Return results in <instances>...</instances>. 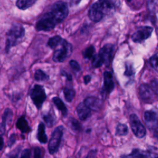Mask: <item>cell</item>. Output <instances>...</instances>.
<instances>
[{
    "mask_svg": "<svg viewBox=\"0 0 158 158\" xmlns=\"http://www.w3.org/2000/svg\"><path fill=\"white\" fill-rule=\"evenodd\" d=\"M149 61L151 66L158 72V52L152 56Z\"/></svg>",
    "mask_w": 158,
    "mask_h": 158,
    "instance_id": "cell-31",
    "label": "cell"
},
{
    "mask_svg": "<svg viewBox=\"0 0 158 158\" xmlns=\"http://www.w3.org/2000/svg\"><path fill=\"white\" fill-rule=\"evenodd\" d=\"M83 103L91 110H94L98 111L100 109L102 105L101 101L96 98V97H88L86 98L84 101Z\"/></svg>",
    "mask_w": 158,
    "mask_h": 158,
    "instance_id": "cell-12",
    "label": "cell"
},
{
    "mask_svg": "<svg viewBox=\"0 0 158 158\" xmlns=\"http://www.w3.org/2000/svg\"><path fill=\"white\" fill-rule=\"evenodd\" d=\"M91 80V77L89 75H86L84 77V81L85 84H88Z\"/></svg>",
    "mask_w": 158,
    "mask_h": 158,
    "instance_id": "cell-41",
    "label": "cell"
},
{
    "mask_svg": "<svg viewBox=\"0 0 158 158\" xmlns=\"http://www.w3.org/2000/svg\"><path fill=\"white\" fill-rule=\"evenodd\" d=\"M57 22L50 12L46 13L36 23V28L38 31H49L54 28Z\"/></svg>",
    "mask_w": 158,
    "mask_h": 158,
    "instance_id": "cell-6",
    "label": "cell"
},
{
    "mask_svg": "<svg viewBox=\"0 0 158 158\" xmlns=\"http://www.w3.org/2000/svg\"><path fill=\"white\" fill-rule=\"evenodd\" d=\"M130 123L131 130L136 137L141 138L145 136L146 128L141 123L136 115L131 114L130 115Z\"/></svg>",
    "mask_w": 158,
    "mask_h": 158,
    "instance_id": "cell-7",
    "label": "cell"
},
{
    "mask_svg": "<svg viewBox=\"0 0 158 158\" xmlns=\"http://www.w3.org/2000/svg\"><path fill=\"white\" fill-rule=\"evenodd\" d=\"M63 39L60 36H55L51 38H50L48 41V45L52 49L56 48L59 45H60Z\"/></svg>",
    "mask_w": 158,
    "mask_h": 158,
    "instance_id": "cell-23",
    "label": "cell"
},
{
    "mask_svg": "<svg viewBox=\"0 0 158 158\" xmlns=\"http://www.w3.org/2000/svg\"><path fill=\"white\" fill-rule=\"evenodd\" d=\"M151 88L152 91L158 95V80L154 79L151 82Z\"/></svg>",
    "mask_w": 158,
    "mask_h": 158,
    "instance_id": "cell-34",
    "label": "cell"
},
{
    "mask_svg": "<svg viewBox=\"0 0 158 158\" xmlns=\"http://www.w3.org/2000/svg\"><path fill=\"white\" fill-rule=\"evenodd\" d=\"M6 123L2 122L1 123H0V136H1L2 135H3L5 133V130H6Z\"/></svg>",
    "mask_w": 158,
    "mask_h": 158,
    "instance_id": "cell-39",
    "label": "cell"
},
{
    "mask_svg": "<svg viewBox=\"0 0 158 158\" xmlns=\"http://www.w3.org/2000/svg\"><path fill=\"white\" fill-rule=\"evenodd\" d=\"M21 151V146H19L9 152L4 158H18L20 152Z\"/></svg>",
    "mask_w": 158,
    "mask_h": 158,
    "instance_id": "cell-29",
    "label": "cell"
},
{
    "mask_svg": "<svg viewBox=\"0 0 158 158\" xmlns=\"http://www.w3.org/2000/svg\"><path fill=\"white\" fill-rule=\"evenodd\" d=\"M81 0H70V2H71V5L72 6H76L77 4H79V2H80Z\"/></svg>",
    "mask_w": 158,
    "mask_h": 158,
    "instance_id": "cell-42",
    "label": "cell"
},
{
    "mask_svg": "<svg viewBox=\"0 0 158 158\" xmlns=\"http://www.w3.org/2000/svg\"><path fill=\"white\" fill-rule=\"evenodd\" d=\"M33 158H42V152L40 147H35L33 149Z\"/></svg>",
    "mask_w": 158,
    "mask_h": 158,
    "instance_id": "cell-33",
    "label": "cell"
},
{
    "mask_svg": "<svg viewBox=\"0 0 158 158\" xmlns=\"http://www.w3.org/2000/svg\"><path fill=\"white\" fill-rule=\"evenodd\" d=\"M128 133V127L125 124L120 123L117 125L116 128V133L119 136H123Z\"/></svg>",
    "mask_w": 158,
    "mask_h": 158,
    "instance_id": "cell-27",
    "label": "cell"
},
{
    "mask_svg": "<svg viewBox=\"0 0 158 158\" xmlns=\"http://www.w3.org/2000/svg\"><path fill=\"white\" fill-rule=\"evenodd\" d=\"M30 97L37 109H40L46 98L44 88L39 85H35L30 92Z\"/></svg>",
    "mask_w": 158,
    "mask_h": 158,
    "instance_id": "cell-5",
    "label": "cell"
},
{
    "mask_svg": "<svg viewBox=\"0 0 158 158\" xmlns=\"http://www.w3.org/2000/svg\"><path fill=\"white\" fill-rule=\"evenodd\" d=\"M114 51V46L110 44H107L100 50L98 55L106 65H108L110 62Z\"/></svg>",
    "mask_w": 158,
    "mask_h": 158,
    "instance_id": "cell-11",
    "label": "cell"
},
{
    "mask_svg": "<svg viewBox=\"0 0 158 158\" xmlns=\"http://www.w3.org/2000/svg\"><path fill=\"white\" fill-rule=\"evenodd\" d=\"M43 118L48 127H52L56 122V115L53 110L50 109L46 114H43Z\"/></svg>",
    "mask_w": 158,
    "mask_h": 158,
    "instance_id": "cell-19",
    "label": "cell"
},
{
    "mask_svg": "<svg viewBox=\"0 0 158 158\" xmlns=\"http://www.w3.org/2000/svg\"><path fill=\"white\" fill-rule=\"evenodd\" d=\"M127 1H129V2H130V1H131L132 0H127Z\"/></svg>",
    "mask_w": 158,
    "mask_h": 158,
    "instance_id": "cell-46",
    "label": "cell"
},
{
    "mask_svg": "<svg viewBox=\"0 0 158 158\" xmlns=\"http://www.w3.org/2000/svg\"><path fill=\"white\" fill-rule=\"evenodd\" d=\"M3 146H4V139L1 136H0V150L2 149Z\"/></svg>",
    "mask_w": 158,
    "mask_h": 158,
    "instance_id": "cell-44",
    "label": "cell"
},
{
    "mask_svg": "<svg viewBox=\"0 0 158 158\" xmlns=\"http://www.w3.org/2000/svg\"><path fill=\"white\" fill-rule=\"evenodd\" d=\"M75 91L72 88H65L64 89V94L65 99L68 102H71L75 96Z\"/></svg>",
    "mask_w": 158,
    "mask_h": 158,
    "instance_id": "cell-24",
    "label": "cell"
},
{
    "mask_svg": "<svg viewBox=\"0 0 158 158\" xmlns=\"http://www.w3.org/2000/svg\"><path fill=\"white\" fill-rule=\"evenodd\" d=\"M69 124L71 127V128L75 131H78L81 128L80 123L74 118H70L69 121Z\"/></svg>",
    "mask_w": 158,
    "mask_h": 158,
    "instance_id": "cell-26",
    "label": "cell"
},
{
    "mask_svg": "<svg viewBox=\"0 0 158 158\" xmlns=\"http://www.w3.org/2000/svg\"><path fill=\"white\" fill-rule=\"evenodd\" d=\"M104 14L105 12L103 8L101 6L100 3L98 1L91 6L89 10L88 15L89 19L92 21L97 22L102 19Z\"/></svg>",
    "mask_w": 158,
    "mask_h": 158,
    "instance_id": "cell-9",
    "label": "cell"
},
{
    "mask_svg": "<svg viewBox=\"0 0 158 158\" xmlns=\"http://www.w3.org/2000/svg\"><path fill=\"white\" fill-rule=\"evenodd\" d=\"M35 78L37 81H46L48 80V76L41 70H37L35 73Z\"/></svg>",
    "mask_w": 158,
    "mask_h": 158,
    "instance_id": "cell-25",
    "label": "cell"
},
{
    "mask_svg": "<svg viewBox=\"0 0 158 158\" xmlns=\"http://www.w3.org/2000/svg\"><path fill=\"white\" fill-rule=\"evenodd\" d=\"M102 64H104L103 62H102V60H101V59L100 58V57L98 54L93 56V60H92V65L94 67H95V68L99 67Z\"/></svg>",
    "mask_w": 158,
    "mask_h": 158,
    "instance_id": "cell-32",
    "label": "cell"
},
{
    "mask_svg": "<svg viewBox=\"0 0 158 158\" xmlns=\"http://www.w3.org/2000/svg\"><path fill=\"white\" fill-rule=\"evenodd\" d=\"M128 158H149V153L139 149H134L128 156Z\"/></svg>",
    "mask_w": 158,
    "mask_h": 158,
    "instance_id": "cell-22",
    "label": "cell"
},
{
    "mask_svg": "<svg viewBox=\"0 0 158 158\" xmlns=\"http://www.w3.org/2000/svg\"><path fill=\"white\" fill-rule=\"evenodd\" d=\"M152 31V28L150 27L146 26L140 27L132 35V40L135 42L141 43L151 35Z\"/></svg>",
    "mask_w": 158,
    "mask_h": 158,
    "instance_id": "cell-8",
    "label": "cell"
},
{
    "mask_svg": "<svg viewBox=\"0 0 158 158\" xmlns=\"http://www.w3.org/2000/svg\"><path fill=\"white\" fill-rule=\"evenodd\" d=\"M98 2L103 8L104 12L118 7L120 5V0H99Z\"/></svg>",
    "mask_w": 158,
    "mask_h": 158,
    "instance_id": "cell-14",
    "label": "cell"
},
{
    "mask_svg": "<svg viewBox=\"0 0 158 158\" xmlns=\"http://www.w3.org/2000/svg\"><path fill=\"white\" fill-rule=\"evenodd\" d=\"M12 117V111L10 109L7 108L5 110V111L2 115V122L6 123L9 120H11Z\"/></svg>",
    "mask_w": 158,
    "mask_h": 158,
    "instance_id": "cell-30",
    "label": "cell"
},
{
    "mask_svg": "<svg viewBox=\"0 0 158 158\" xmlns=\"http://www.w3.org/2000/svg\"><path fill=\"white\" fill-rule=\"evenodd\" d=\"M15 135L13 134L10 136V138H9V146H11L12 144H13V143H14L15 141Z\"/></svg>",
    "mask_w": 158,
    "mask_h": 158,
    "instance_id": "cell-40",
    "label": "cell"
},
{
    "mask_svg": "<svg viewBox=\"0 0 158 158\" xmlns=\"http://www.w3.org/2000/svg\"><path fill=\"white\" fill-rule=\"evenodd\" d=\"M57 23L62 22L68 15L69 9L67 5L63 1L56 2L52 6L49 12Z\"/></svg>",
    "mask_w": 158,
    "mask_h": 158,
    "instance_id": "cell-2",
    "label": "cell"
},
{
    "mask_svg": "<svg viewBox=\"0 0 158 158\" xmlns=\"http://www.w3.org/2000/svg\"><path fill=\"white\" fill-rule=\"evenodd\" d=\"M94 51V48L93 46H90L85 49V51L83 52V56L84 58L89 59L91 57H93Z\"/></svg>",
    "mask_w": 158,
    "mask_h": 158,
    "instance_id": "cell-28",
    "label": "cell"
},
{
    "mask_svg": "<svg viewBox=\"0 0 158 158\" xmlns=\"http://www.w3.org/2000/svg\"><path fill=\"white\" fill-rule=\"evenodd\" d=\"M31 157V152L28 149H24L21 154L20 158H30Z\"/></svg>",
    "mask_w": 158,
    "mask_h": 158,
    "instance_id": "cell-37",
    "label": "cell"
},
{
    "mask_svg": "<svg viewBox=\"0 0 158 158\" xmlns=\"http://www.w3.org/2000/svg\"><path fill=\"white\" fill-rule=\"evenodd\" d=\"M144 119L146 125L154 130L158 129V115L152 110L146 111L144 114Z\"/></svg>",
    "mask_w": 158,
    "mask_h": 158,
    "instance_id": "cell-10",
    "label": "cell"
},
{
    "mask_svg": "<svg viewBox=\"0 0 158 158\" xmlns=\"http://www.w3.org/2000/svg\"><path fill=\"white\" fill-rule=\"evenodd\" d=\"M72 51V45L65 40H63L60 44V48L56 49L53 54L54 61L56 62H63L71 54Z\"/></svg>",
    "mask_w": 158,
    "mask_h": 158,
    "instance_id": "cell-4",
    "label": "cell"
},
{
    "mask_svg": "<svg viewBox=\"0 0 158 158\" xmlns=\"http://www.w3.org/2000/svg\"><path fill=\"white\" fill-rule=\"evenodd\" d=\"M63 132L64 127L62 125L58 126L53 131L48 143V150L51 154H54L58 151L63 135Z\"/></svg>",
    "mask_w": 158,
    "mask_h": 158,
    "instance_id": "cell-3",
    "label": "cell"
},
{
    "mask_svg": "<svg viewBox=\"0 0 158 158\" xmlns=\"http://www.w3.org/2000/svg\"><path fill=\"white\" fill-rule=\"evenodd\" d=\"M69 64H70V65L71 66V67H72L74 70H75V71H77V72L80 70V67L77 61H75V60H72L70 61Z\"/></svg>",
    "mask_w": 158,
    "mask_h": 158,
    "instance_id": "cell-35",
    "label": "cell"
},
{
    "mask_svg": "<svg viewBox=\"0 0 158 158\" xmlns=\"http://www.w3.org/2000/svg\"><path fill=\"white\" fill-rule=\"evenodd\" d=\"M133 74V69L130 64H128L126 65V70L125 72V75L127 76H130V75H132Z\"/></svg>",
    "mask_w": 158,
    "mask_h": 158,
    "instance_id": "cell-36",
    "label": "cell"
},
{
    "mask_svg": "<svg viewBox=\"0 0 158 158\" xmlns=\"http://www.w3.org/2000/svg\"><path fill=\"white\" fill-rule=\"evenodd\" d=\"M16 127L23 133H28L31 130V128L28 123V122L25 119V117L24 115L21 116L18 119L16 123Z\"/></svg>",
    "mask_w": 158,
    "mask_h": 158,
    "instance_id": "cell-17",
    "label": "cell"
},
{
    "mask_svg": "<svg viewBox=\"0 0 158 158\" xmlns=\"http://www.w3.org/2000/svg\"><path fill=\"white\" fill-rule=\"evenodd\" d=\"M149 158H158V154L149 153Z\"/></svg>",
    "mask_w": 158,
    "mask_h": 158,
    "instance_id": "cell-43",
    "label": "cell"
},
{
    "mask_svg": "<svg viewBox=\"0 0 158 158\" xmlns=\"http://www.w3.org/2000/svg\"><path fill=\"white\" fill-rule=\"evenodd\" d=\"M25 35V30L23 26L17 24L13 25L7 34L6 49V51L13 46L17 45L23 38Z\"/></svg>",
    "mask_w": 158,
    "mask_h": 158,
    "instance_id": "cell-1",
    "label": "cell"
},
{
    "mask_svg": "<svg viewBox=\"0 0 158 158\" xmlns=\"http://www.w3.org/2000/svg\"><path fill=\"white\" fill-rule=\"evenodd\" d=\"M153 91L151 87L146 84H143L139 87V95L144 101L149 100L152 96Z\"/></svg>",
    "mask_w": 158,
    "mask_h": 158,
    "instance_id": "cell-16",
    "label": "cell"
},
{
    "mask_svg": "<svg viewBox=\"0 0 158 158\" xmlns=\"http://www.w3.org/2000/svg\"><path fill=\"white\" fill-rule=\"evenodd\" d=\"M37 0H17L16 6L20 9L24 10L31 6Z\"/></svg>",
    "mask_w": 158,
    "mask_h": 158,
    "instance_id": "cell-21",
    "label": "cell"
},
{
    "mask_svg": "<svg viewBox=\"0 0 158 158\" xmlns=\"http://www.w3.org/2000/svg\"><path fill=\"white\" fill-rule=\"evenodd\" d=\"M154 136L158 139V129L155 130V131H154Z\"/></svg>",
    "mask_w": 158,
    "mask_h": 158,
    "instance_id": "cell-45",
    "label": "cell"
},
{
    "mask_svg": "<svg viewBox=\"0 0 158 158\" xmlns=\"http://www.w3.org/2000/svg\"><path fill=\"white\" fill-rule=\"evenodd\" d=\"M104 91L107 93H110L114 88L112 75L109 72H105L104 73Z\"/></svg>",
    "mask_w": 158,
    "mask_h": 158,
    "instance_id": "cell-15",
    "label": "cell"
},
{
    "mask_svg": "<svg viewBox=\"0 0 158 158\" xmlns=\"http://www.w3.org/2000/svg\"><path fill=\"white\" fill-rule=\"evenodd\" d=\"M36 137L38 140L43 144L46 143L48 141V137L45 133V125L43 123H40L38 127Z\"/></svg>",
    "mask_w": 158,
    "mask_h": 158,
    "instance_id": "cell-18",
    "label": "cell"
},
{
    "mask_svg": "<svg viewBox=\"0 0 158 158\" xmlns=\"http://www.w3.org/2000/svg\"><path fill=\"white\" fill-rule=\"evenodd\" d=\"M85 158H98L96 156V151L95 150L90 151Z\"/></svg>",
    "mask_w": 158,
    "mask_h": 158,
    "instance_id": "cell-38",
    "label": "cell"
},
{
    "mask_svg": "<svg viewBox=\"0 0 158 158\" xmlns=\"http://www.w3.org/2000/svg\"><path fill=\"white\" fill-rule=\"evenodd\" d=\"M52 101L57 107V109L61 112L64 117H65L67 114V109L65 107L63 101L58 97H54L52 98Z\"/></svg>",
    "mask_w": 158,
    "mask_h": 158,
    "instance_id": "cell-20",
    "label": "cell"
},
{
    "mask_svg": "<svg viewBox=\"0 0 158 158\" xmlns=\"http://www.w3.org/2000/svg\"><path fill=\"white\" fill-rule=\"evenodd\" d=\"M76 110L81 120H86L91 115V110L83 102H81L77 106Z\"/></svg>",
    "mask_w": 158,
    "mask_h": 158,
    "instance_id": "cell-13",
    "label": "cell"
}]
</instances>
